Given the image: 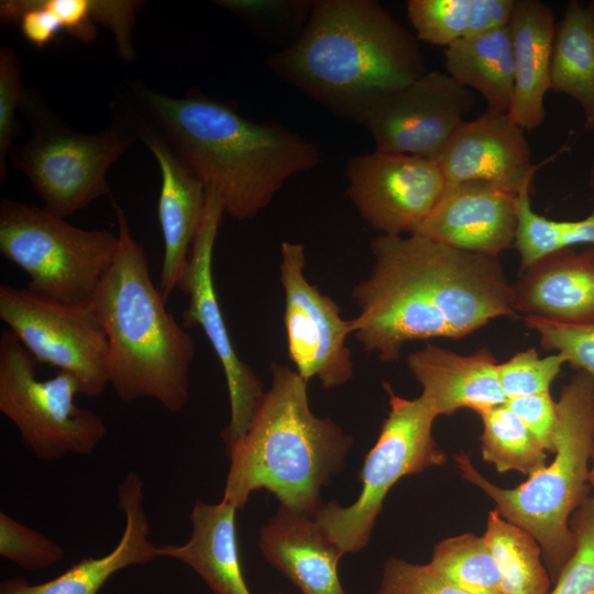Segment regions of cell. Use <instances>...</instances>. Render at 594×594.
I'll return each mask as SVG.
<instances>
[{
	"label": "cell",
	"mask_w": 594,
	"mask_h": 594,
	"mask_svg": "<svg viewBox=\"0 0 594 594\" xmlns=\"http://www.w3.org/2000/svg\"><path fill=\"white\" fill-rule=\"evenodd\" d=\"M556 29L549 6L539 0H516L508 24L515 82L507 114L525 131L539 128L546 119L544 97L551 89Z\"/></svg>",
	"instance_id": "obj_23"
},
{
	"label": "cell",
	"mask_w": 594,
	"mask_h": 594,
	"mask_svg": "<svg viewBox=\"0 0 594 594\" xmlns=\"http://www.w3.org/2000/svg\"><path fill=\"white\" fill-rule=\"evenodd\" d=\"M519 195L491 183L469 180L446 188L414 234L459 250L499 256L515 244Z\"/></svg>",
	"instance_id": "obj_17"
},
{
	"label": "cell",
	"mask_w": 594,
	"mask_h": 594,
	"mask_svg": "<svg viewBox=\"0 0 594 594\" xmlns=\"http://www.w3.org/2000/svg\"><path fill=\"white\" fill-rule=\"evenodd\" d=\"M588 484L594 488V437H593L592 452H591V464H590V473H588Z\"/></svg>",
	"instance_id": "obj_43"
},
{
	"label": "cell",
	"mask_w": 594,
	"mask_h": 594,
	"mask_svg": "<svg viewBox=\"0 0 594 594\" xmlns=\"http://www.w3.org/2000/svg\"><path fill=\"white\" fill-rule=\"evenodd\" d=\"M25 89L22 86L19 56L9 46L0 48V183L6 179L7 160L16 131L15 112Z\"/></svg>",
	"instance_id": "obj_37"
},
{
	"label": "cell",
	"mask_w": 594,
	"mask_h": 594,
	"mask_svg": "<svg viewBox=\"0 0 594 594\" xmlns=\"http://www.w3.org/2000/svg\"><path fill=\"white\" fill-rule=\"evenodd\" d=\"M0 318L37 363L76 376L81 395L103 394L109 385V345L92 302L66 304L2 284Z\"/></svg>",
	"instance_id": "obj_11"
},
{
	"label": "cell",
	"mask_w": 594,
	"mask_h": 594,
	"mask_svg": "<svg viewBox=\"0 0 594 594\" xmlns=\"http://www.w3.org/2000/svg\"><path fill=\"white\" fill-rule=\"evenodd\" d=\"M0 556L23 569L40 571L59 562L65 551L42 532L1 512Z\"/></svg>",
	"instance_id": "obj_34"
},
{
	"label": "cell",
	"mask_w": 594,
	"mask_h": 594,
	"mask_svg": "<svg viewBox=\"0 0 594 594\" xmlns=\"http://www.w3.org/2000/svg\"><path fill=\"white\" fill-rule=\"evenodd\" d=\"M305 266L304 245L282 242L279 282L285 298L288 356L307 383L317 378L326 389L340 387L354 374L346 345L348 337L353 334L352 319L342 318L336 301L309 283Z\"/></svg>",
	"instance_id": "obj_13"
},
{
	"label": "cell",
	"mask_w": 594,
	"mask_h": 594,
	"mask_svg": "<svg viewBox=\"0 0 594 594\" xmlns=\"http://www.w3.org/2000/svg\"><path fill=\"white\" fill-rule=\"evenodd\" d=\"M20 110L31 127L29 140L12 147V165L30 180L44 208L67 218L110 194L106 174L138 139L132 118L88 134L68 127L37 95L25 90Z\"/></svg>",
	"instance_id": "obj_7"
},
{
	"label": "cell",
	"mask_w": 594,
	"mask_h": 594,
	"mask_svg": "<svg viewBox=\"0 0 594 594\" xmlns=\"http://www.w3.org/2000/svg\"><path fill=\"white\" fill-rule=\"evenodd\" d=\"M475 102L471 89L447 73L432 70L372 102L360 123L371 133L376 151L433 160Z\"/></svg>",
	"instance_id": "obj_14"
},
{
	"label": "cell",
	"mask_w": 594,
	"mask_h": 594,
	"mask_svg": "<svg viewBox=\"0 0 594 594\" xmlns=\"http://www.w3.org/2000/svg\"><path fill=\"white\" fill-rule=\"evenodd\" d=\"M272 383L246 431L226 447L230 460L222 499L243 510L252 493L265 490L279 506L314 516L346 464L354 440L309 405L308 383L289 366L273 363Z\"/></svg>",
	"instance_id": "obj_4"
},
{
	"label": "cell",
	"mask_w": 594,
	"mask_h": 594,
	"mask_svg": "<svg viewBox=\"0 0 594 594\" xmlns=\"http://www.w3.org/2000/svg\"><path fill=\"white\" fill-rule=\"evenodd\" d=\"M113 207L118 249L92 299L108 339L109 385L122 403L147 397L177 414L189 399L195 344L167 311L124 211Z\"/></svg>",
	"instance_id": "obj_5"
},
{
	"label": "cell",
	"mask_w": 594,
	"mask_h": 594,
	"mask_svg": "<svg viewBox=\"0 0 594 594\" xmlns=\"http://www.w3.org/2000/svg\"><path fill=\"white\" fill-rule=\"evenodd\" d=\"M522 320L539 334L543 349L562 354L565 363L594 381V323L565 324L532 316Z\"/></svg>",
	"instance_id": "obj_35"
},
{
	"label": "cell",
	"mask_w": 594,
	"mask_h": 594,
	"mask_svg": "<svg viewBox=\"0 0 594 594\" xmlns=\"http://www.w3.org/2000/svg\"><path fill=\"white\" fill-rule=\"evenodd\" d=\"M375 594H469L446 581L429 564L392 557L384 562Z\"/></svg>",
	"instance_id": "obj_38"
},
{
	"label": "cell",
	"mask_w": 594,
	"mask_h": 594,
	"mask_svg": "<svg viewBox=\"0 0 594 594\" xmlns=\"http://www.w3.org/2000/svg\"><path fill=\"white\" fill-rule=\"evenodd\" d=\"M428 564L469 594H503L496 561L483 536L465 532L441 540Z\"/></svg>",
	"instance_id": "obj_29"
},
{
	"label": "cell",
	"mask_w": 594,
	"mask_h": 594,
	"mask_svg": "<svg viewBox=\"0 0 594 594\" xmlns=\"http://www.w3.org/2000/svg\"><path fill=\"white\" fill-rule=\"evenodd\" d=\"M117 506L124 515V528L110 552L82 558L43 583L32 584L20 576L4 579L0 582V594H98L118 571L161 558L158 546L150 539L144 484L138 473L129 472L119 484Z\"/></svg>",
	"instance_id": "obj_18"
},
{
	"label": "cell",
	"mask_w": 594,
	"mask_h": 594,
	"mask_svg": "<svg viewBox=\"0 0 594 594\" xmlns=\"http://www.w3.org/2000/svg\"><path fill=\"white\" fill-rule=\"evenodd\" d=\"M516 0H472L465 37L483 35L508 26Z\"/></svg>",
	"instance_id": "obj_42"
},
{
	"label": "cell",
	"mask_w": 594,
	"mask_h": 594,
	"mask_svg": "<svg viewBox=\"0 0 594 594\" xmlns=\"http://www.w3.org/2000/svg\"><path fill=\"white\" fill-rule=\"evenodd\" d=\"M512 286L516 314L565 324L594 323V248L550 253L520 268Z\"/></svg>",
	"instance_id": "obj_20"
},
{
	"label": "cell",
	"mask_w": 594,
	"mask_h": 594,
	"mask_svg": "<svg viewBox=\"0 0 594 594\" xmlns=\"http://www.w3.org/2000/svg\"><path fill=\"white\" fill-rule=\"evenodd\" d=\"M273 594H284V593H273Z\"/></svg>",
	"instance_id": "obj_44"
},
{
	"label": "cell",
	"mask_w": 594,
	"mask_h": 594,
	"mask_svg": "<svg viewBox=\"0 0 594 594\" xmlns=\"http://www.w3.org/2000/svg\"><path fill=\"white\" fill-rule=\"evenodd\" d=\"M134 124L138 139L155 157L162 176L158 220L164 252L157 287L167 300L187 265L204 212L206 185L153 129L140 119Z\"/></svg>",
	"instance_id": "obj_19"
},
{
	"label": "cell",
	"mask_w": 594,
	"mask_h": 594,
	"mask_svg": "<svg viewBox=\"0 0 594 594\" xmlns=\"http://www.w3.org/2000/svg\"><path fill=\"white\" fill-rule=\"evenodd\" d=\"M483 537L496 561L503 594L550 592L551 578L541 561V548L530 534L493 509Z\"/></svg>",
	"instance_id": "obj_27"
},
{
	"label": "cell",
	"mask_w": 594,
	"mask_h": 594,
	"mask_svg": "<svg viewBox=\"0 0 594 594\" xmlns=\"http://www.w3.org/2000/svg\"><path fill=\"white\" fill-rule=\"evenodd\" d=\"M42 3L55 15L62 30L84 43L95 40L94 0H42Z\"/></svg>",
	"instance_id": "obj_41"
},
{
	"label": "cell",
	"mask_w": 594,
	"mask_h": 594,
	"mask_svg": "<svg viewBox=\"0 0 594 594\" xmlns=\"http://www.w3.org/2000/svg\"><path fill=\"white\" fill-rule=\"evenodd\" d=\"M142 6L143 2L141 1L94 0L96 23L102 24L112 31L118 53L125 61L135 58L131 32L135 21V13Z\"/></svg>",
	"instance_id": "obj_40"
},
{
	"label": "cell",
	"mask_w": 594,
	"mask_h": 594,
	"mask_svg": "<svg viewBox=\"0 0 594 594\" xmlns=\"http://www.w3.org/2000/svg\"><path fill=\"white\" fill-rule=\"evenodd\" d=\"M433 160L444 176L446 188L482 180L517 195L530 193L537 169L546 163H531L525 130L507 113L486 111L465 120Z\"/></svg>",
	"instance_id": "obj_16"
},
{
	"label": "cell",
	"mask_w": 594,
	"mask_h": 594,
	"mask_svg": "<svg viewBox=\"0 0 594 594\" xmlns=\"http://www.w3.org/2000/svg\"><path fill=\"white\" fill-rule=\"evenodd\" d=\"M118 249V234L75 227L47 209L4 198L0 253L29 276L26 289L66 304H90Z\"/></svg>",
	"instance_id": "obj_8"
},
{
	"label": "cell",
	"mask_w": 594,
	"mask_h": 594,
	"mask_svg": "<svg viewBox=\"0 0 594 594\" xmlns=\"http://www.w3.org/2000/svg\"><path fill=\"white\" fill-rule=\"evenodd\" d=\"M265 560L301 594H345L338 566L343 552L314 516L283 506L258 531Z\"/></svg>",
	"instance_id": "obj_21"
},
{
	"label": "cell",
	"mask_w": 594,
	"mask_h": 594,
	"mask_svg": "<svg viewBox=\"0 0 594 594\" xmlns=\"http://www.w3.org/2000/svg\"><path fill=\"white\" fill-rule=\"evenodd\" d=\"M348 195L362 219L385 235L414 234L446 190L435 160L397 153L355 155L345 168Z\"/></svg>",
	"instance_id": "obj_15"
},
{
	"label": "cell",
	"mask_w": 594,
	"mask_h": 594,
	"mask_svg": "<svg viewBox=\"0 0 594 594\" xmlns=\"http://www.w3.org/2000/svg\"><path fill=\"white\" fill-rule=\"evenodd\" d=\"M266 66L341 118L427 73L416 37L374 0H315L296 40Z\"/></svg>",
	"instance_id": "obj_3"
},
{
	"label": "cell",
	"mask_w": 594,
	"mask_h": 594,
	"mask_svg": "<svg viewBox=\"0 0 594 594\" xmlns=\"http://www.w3.org/2000/svg\"><path fill=\"white\" fill-rule=\"evenodd\" d=\"M223 216L220 195L213 187L206 186L201 221L177 288L188 298L182 315V326L199 327L204 331L223 370L230 400V420L221 438L228 447L246 431L265 389L260 377L234 349L215 287L213 250Z\"/></svg>",
	"instance_id": "obj_12"
},
{
	"label": "cell",
	"mask_w": 594,
	"mask_h": 594,
	"mask_svg": "<svg viewBox=\"0 0 594 594\" xmlns=\"http://www.w3.org/2000/svg\"><path fill=\"white\" fill-rule=\"evenodd\" d=\"M131 92L140 120L216 189L233 219L254 218L289 178L320 163L317 143L280 124L254 122L223 101L170 97L141 84L131 85Z\"/></svg>",
	"instance_id": "obj_2"
},
{
	"label": "cell",
	"mask_w": 594,
	"mask_h": 594,
	"mask_svg": "<svg viewBox=\"0 0 594 594\" xmlns=\"http://www.w3.org/2000/svg\"><path fill=\"white\" fill-rule=\"evenodd\" d=\"M471 7L472 0H409L407 15L417 38L448 47L466 36Z\"/></svg>",
	"instance_id": "obj_31"
},
{
	"label": "cell",
	"mask_w": 594,
	"mask_h": 594,
	"mask_svg": "<svg viewBox=\"0 0 594 594\" xmlns=\"http://www.w3.org/2000/svg\"><path fill=\"white\" fill-rule=\"evenodd\" d=\"M237 512L224 499L217 504L197 499L190 513V538L183 544L158 546L161 558L188 565L212 594H252L239 556Z\"/></svg>",
	"instance_id": "obj_24"
},
{
	"label": "cell",
	"mask_w": 594,
	"mask_h": 594,
	"mask_svg": "<svg viewBox=\"0 0 594 594\" xmlns=\"http://www.w3.org/2000/svg\"><path fill=\"white\" fill-rule=\"evenodd\" d=\"M554 458L515 488H503L483 476L468 454L454 455L463 479L487 496L506 520L539 543L554 582L574 551L569 519L587 497L594 437V381L576 373L560 393Z\"/></svg>",
	"instance_id": "obj_6"
},
{
	"label": "cell",
	"mask_w": 594,
	"mask_h": 594,
	"mask_svg": "<svg viewBox=\"0 0 594 594\" xmlns=\"http://www.w3.org/2000/svg\"><path fill=\"white\" fill-rule=\"evenodd\" d=\"M371 252L372 270L352 290L353 336L383 362L398 360L411 341L460 340L494 319L517 318L498 256L419 234H378Z\"/></svg>",
	"instance_id": "obj_1"
},
{
	"label": "cell",
	"mask_w": 594,
	"mask_h": 594,
	"mask_svg": "<svg viewBox=\"0 0 594 594\" xmlns=\"http://www.w3.org/2000/svg\"><path fill=\"white\" fill-rule=\"evenodd\" d=\"M255 26L285 34L304 29L314 1L307 0H219L216 1Z\"/></svg>",
	"instance_id": "obj_36"
},
{
	"label": "cell",
	"mask_w": 594,
	"mask_h": 594,
	"mask_svg": "<svg viewBox=\"0 0 594 594\" xmlns=\"http://www.w3.org/2000/svg\"><path fill=\"white\" fill-rule=\"evenodd\" d=\"M383 387L388 395L389 410L359 472L362 488L358 498L348 506L334 499L323 503L314 515L344 554L367 547L384 501L402 477L447 461L432 436L433 422L439 416L432 403L422 395L415 399L402 397L387 382Z\"/></svg>",
	"instance_id": "obj_9"
},
{
	"label": "cell",
	"mask_w": 594,
	"mask_h": 594,
	"mask_svg": "<svg viewBox=\"0 0 594 594\" xmlns=\"http://www.w3.org/2000/svg\"><path fill=\"white\" fill-rule=\"evenodd\" d=\"M444 67L455 82L482 95L486 112L508 113L515 82L508 26L449 45L444 48Z\"/></svg>",
	"instance_id": "obj_25"
},
{
	"label": "cell",
	"mask_w": 594,
	"mask_h": 594,
	"mask_svg": "<svg viewBox=\"0 0 594 594\" xmlns=\"http://www.w3.org/2000/svg\"><path fill=\"white\" fill-rule=\"evenodd\" d=\"M506 405L524 422L547 452H554L558 406L550 392L507 399Z\"/></svg>",
	"instance_id": "obj_39"
},
{
	"label": "cell",
	"mask_w": 594,
	"mask_h": 594,
	"mask_svg": "<svg viewBox=\"0 0 594 594\" xmlns=\"http://www.w3.org/2000/svg\"><path fill=\"white\" fill-rule=\"evenodd\" d=\"M551 89L573 98L585 130L594 131V1H570L557 24Z\"/></svg>",
	"instance_id": "obj_26"
},
{
	"label": "cell",
	"mask_w": 594,
	"mask_h": 594,
	"mask_svg": "<svg viewBox=\"0 0 594 594\" xmlns=\"http://www.w3.org/2000/svg\"><path fill=\"white\" fill-rule=\"evenodd\" d=\"M37 361L6 328L0 334V411L16 427L23 443L42 461L91 455L107 433L102 418L80 408L76 376L57 371L38 380Z\"/></svg>",
	"instance_id": "obj_10"
},
{
	"label": "cell",
	"mask_w": 594,
	"mask_h": 594,
	"mask_svg": "<svg viewBox=\"0 0 594 594\" xmlns=\"http://www.w3.org/2000/svg\"><path fill=\"white\" fill-rule=\"evenodd\" d=\"M407 365L422 387V396L439 416L469 408L477 414L503 405L497 361L487 348L460 354L433 343L408 355Z\"/></svg>",
	"instance_id": "obj_22"
},
{
	"label": "cell",
	"mask_w": 594,
	"mask_h": 594,
	"mask_svg": "<svg viewBox=\"0 0 594 594\" xmlns=\"http://www.w3.org/2000/svg\"><path fill=\"white\" fill-rule=\"evenodd\" d=\"M479 415L482 457L497 472L518 471L530 476L547 465V451L506 403Z\"/></svg>",
	"instance_id": "obj_28"
},
{
	"label": "cell",
	"mask_w": 594,
	"mask_h": 594,
	"mask_svg": "<svg viewBox=\"0 0 594 594\" xmlns=\"http://www.w3.org/2000/svg\"><path fill=\"white\" fill-rule=\"evenodd\" d=\"M590 186L594 190V167L590 173ZM579 244L594 245V210L580 220H552L534 211L529 191L519 195L514 246L520 256V268L550 253Z\"/></svg>",
	"instance_id": "obj_30"
},
{
	"label": "cell",
	"mask_w": 594,
	"mask_h": 594,
	"mask_svg": "<svg viewBox=\"0 0 594 594\" xmlns=\"http://www.w3.org/2000/svg\"><path fill=\"white\" fill-rule=\"evenodd\" d=\"M570 527L574 551L548 594H594V497L583 501Z\"/></svg>",
	"instance_id": "obj_32"
},
{
	"label": "cell",
	"mask_w": 594,
	"mask_h": 594,
	"mask_svg": "<svg viewBox=\"0 0 594 594\" xmlns=\"http://www.w3.org/2000/svg\"><path fill=\"white\" fill-rule=\"evenodd\" d=\"M563 364L565 360L560 353L541 358L534 348L515 353L497 365L499 383L506 398L550 392V385Z\"/></svg>",
	"instance_id": "obj_33"
}]
</instances>
